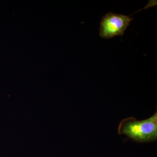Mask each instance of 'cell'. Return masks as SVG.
<instances>
[{
    "mask_svg": "<svg viewBox=\"0 0 157 157\" xmlns=\"http://www.w3.org/2000/svg\"><path fill=\"white\" fill-rule=\"evenodd\" d=\"M118 133L139 142H150L157 138V113L149 118L137 121L135 118L124 119L119 125Z\"/></svg>",
    "mask_w": 157,
    "mask_h": 157,
    "instance_id": "obj_1",
    "label": "cell"
},
{
    "mask_svg": "<svg viewBox=\"0 0 157 157\" xmlns=\"http://www.w3.org/2000/svg\"><path fill=\"white\" fill-rule=\"evenodd\" d=\"M133 18L122 14L109 12L104 15L101 21L100 35L104 39L121 36L130 25Z\"/></svg>",
    "mask_w": 157,
    "mask_h": 157,
    "instance_id": "obj_2",
    "label": "cell"
}]
</instances>
